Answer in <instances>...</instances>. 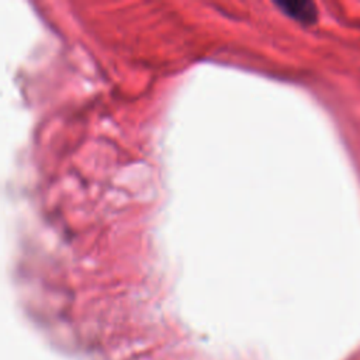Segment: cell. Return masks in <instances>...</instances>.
I'll return each mask as SVG.
<instances>
[{
    "instance_id": "cell-1",
    "label": "cell",
    "mask_w": 360,
    "mask_h": 360,
    "mask_svg": "<svg viewBox=\"0 0 360 360\" xmlns=\"http://www.w3.org/2000/svg\"><path fill=\"white\" fill-rule=\"evenodd\" d=\"M277 6L285 14L304 24H312L316 20V7L311 1H280Z\"/></svg>"
}]
</instances>
